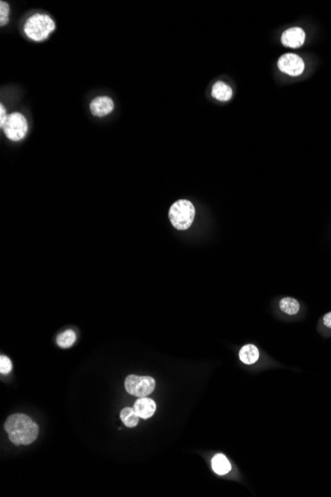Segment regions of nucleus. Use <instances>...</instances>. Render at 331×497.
<instances>
[{"instance_id": "f257e3e1", "label": "nucleus", "mask_w": 331, "mask_h": 497, "mask_svg": "<svg viewBox=\"0 0 331 497\" xmlns=\"http://www.w3.org/2000/svg\"><path fill=\"white\" fill-rule=\"evenodd\" d=\"M4 429L9 440L17 446L30 445L38 437V425L24 414H14L5 421Z\"/></svg>"}, {"instance_id": "f03ea898", "label": "nucleus", "mask_w": 331, "mask_h": 497, "mask_svg": "<svg viewBox=\"0 0 331 497\" xmlns=\"http://www.w3.org/2000/svg\"><path fill=\"white\" fill-rule=\"evenodd\" d=\"M196 210L192 202L180 200L175 202L169 212V218L174 227L179 231L188 230L194 222Z\"/></svg>"}, {"instance_id": "7ed1b4c3", "label": "nucleus", "mask_w": 331, "mask_h": 497, "mask_svg": "<svg viewBox=\"0 0 331 497\" xmlns=\"http://www.w3.org/2000/svg\"><path fill=\"white\" fill-rule=\"evenodd\" d=\"M56 29L55 22L45 14H35L27 20L24 31L26 35L36 42L46 40L49 35Z\"/></svg>"}, {"instance_id": "20e7f679", "label": "nucleus", "mask_w": 331, "mask_h": 497, "mask_svg": "<svg viewBox=\"0 0 331 497\" xmlns=\"http://www.w3.org/2000/svg\"><path fill=\"white\" fill-rule=\"evenodd\" d=\"M124 385L129 394L137 397H146L154 391L156 381L151 376L129 375L125 379Z\"/></svg>"}, {"instance_id": "39448f33", "label": "nucleus", "mask_w": 331, "mask_h": 497, "mask_svg": "<svg viewBox=\"0 0 331 497\" xmlns=\"http://www.w3.org/2000/svg\"><path fill=\"white\" fill-rule=\"evenodd\" d=\"M3 130L7 138L12 141H19L23 139L27 134L28 123L21 113L13 112L8 116Z\"/></svg>"}, {"instance_id": "423d86ee", "label": "nucleus", "mask_w": 331, "mask_h": 497, "mask_svg": "<svg viewBox=\"0 0 331 497\" xmlns=\"http://www.w3.org/2000/svg\"><path fill=\"white\" fill-rule=\"evenodd\" d=\"M279 69L286 75L297 77L304 70V63L301 57L296 54H285L278 61Z\"/></svg>"}, {"instance_id": "0eeeda50", "label": "nucleus", "mask_w": 331, "mask_h": 497, "mask_svg": "<svg viewBox=\"0 0 331 497\" xmlns=\"http://www.w3.org/2000/svg\"><path fill=\"white\" fill-rule=\"evenodd\" d=\"M305 40V33L300 27H292L283 33L282 43L289 48H300L303 45Z\"/></svg>"}, {"instance_id": "6e6552de", "label": "nucleus", "mask_w": 331, "mask_h": 497, "mask_svg": "<svg viewBox=\"0 0 331 497\" xmlns=\"http://www.w3.org/2000/svg\"><path fill=\"white\" fill-rule=\"evenodd\" d=\"M91 113L95 116H106L114 109L113 100L108 96H98L91 102Z\"/></svg>"}, {"instance_id": "1a4fd4ad", "label": "nucleus", "mask_w": 331, "mask_h": 497, "mask_svg": "<svg viewBox=\"0 0 331 497\" xmlns=\"http://www.w3.org/2000/svg\"><path fill=\"white\" fill-rule=\"evenodd\" d=\"M133 408H134L137 415L139 416V418L149 419L154 415V413L157 409V405L155 403V401L151 398L140 397L136 401Z\"/></svg>"}, {"instance_id": "9d476101", "label": "nucleus", "mask_w": 331, "mask_h": 497, "mask_svg": "<svg viewBox=\"0 0 331 497\" xmlns=\"http://www.w3.org/2000/svg\"><path fill=\"white\" fill-rule=\"evenodd\" d=\"M211 466L215 473L219 475H224L231 470V465L224 454H215L211 461Z\"/></svg>"}, {"instance_id": "9b49d317", "label": "nucleus", "mask_w": 331, "mask_h": 497, "mask_svg": "<svg viewBox=\"0 0 331 497\" xmlns=\"http://www.w3.org/2000/svg\"><path fill=\"white\" fill-rule=\"evenodd\" d=\"M259 350L254 344H246L239 351V358L245 364H253L259 359Z\"/></svg>"}, {"instance_id": "f8f14e48", "label": "nucleus", "mask_w": 331, "mask_h": 497, "mask_svg": "<svg viewBox=\"0 0 331 497\" xmlns=\"http://www.w3.org/2000/svg\"><path fill=\"white\" fill-rule=\"evenodd\" d=\"M211 94L217 100L227 101L232 96V90H231V88L228 85H226L225 82H223V81H217L212 87Z\"/></svg>"}, {"instance_id": "ddd939ff", "label": "nucleus", "mask_w": 331, "mask_h": 497, "mask_svg": "<svg viewBox=\"0 0 331 497\" xmlns=\"http://www.w3.org/2000/svg\"><path fill=\"white\" fill-rule=\"evenodd\" d=\"M120 418L123 424L129 428L136 427L139 421V416L137 415L134 408L131 407H126L121 411Z\"/></svg>"}, {"instance_id": "4468645a", "label": "nucleus", "mask_w": 331, "mask_h": 497, "mask_svg": "<svg viewBox=\"0 0 331 497\" xmlns=\"http://www.w3.org/2000/svg\"><path fill=\"white\" fill-rule=\"evenodd\" d=\"M300 303L294 298L286 297L282 299L280 302V309L287 315H296L300 311Z\"/></svg>"}, {"instance_id": "2eb2a0df", "label": "nucleus", "mask_w": 331, "mask_h": 497, "mask_svg": "<svg viewBox=\"0 0 331 497\" xmlns=\"http://www.w3.org/2000/svg\"><path fill=\"white\" fill-rule=\"evenodd\" d=\"M76 340V335L72 329H68L60 334L57 339V343L61 348H68L75 343Z\"/></svg>"}, {"instance_id": "dca6fc26", "label": "nucleus", "mask_w": 331, "mask_h": 497, "mask_svg": "<svg viewBox=\"0 0 331 497\" xmlns=\"http://www.w3.org/2000/svg\"><path fill=\"white\" fill-rule=\"evenodd\" d=\"M0 24L1 26L5 25L8 22V13H9V6L6 2H0Z\"/></svg>"}, {"instance_id": "f3484780", "label": "nucleus", "mask_w": 331, "mask_h": 497, "mask_svg": "<svg viewBox=\"0 0 331 497\" xmlns=\"http://www.w3.org/2000/svg\"><path fill=\"white\" fill-rule=\"evenodd\" d=\"M11 369H12V363L10 359L7 357L2 356L0 358V372L2 374H7L11 371Z\"/></svg>"}, {"instance_id": "a211bd4d", "label": "nucleus", "mask_w": 331, "mask_h": 497, "mask_svg": "<svg viewBox=\"0 0 331 497\" xmlns=\"http://www.w3.org/2000/svg\"><path fill=\"white\" fill-rule=\"evenodd\" d=\"M0 114H1V118H0V127L3 128L4 125L6 123V120L8 118V116L6 115V110L4 109L3 105L0 106Z\"/></svg>"}, {"instance_id": "6ab92c4d", "label": "nucleus", "mask_w": 331, "mask_h": 497, "mask_svg": "<svg viewBox=\"0 0 331 497\" xmlns=\"http://www.w3.org/2000/svg\"><path fill=\"white\" fill-rule=\"evenodd\" d=\"M323 324L331 328V312L323 317Z\"/></svg>"}]
</instances>
